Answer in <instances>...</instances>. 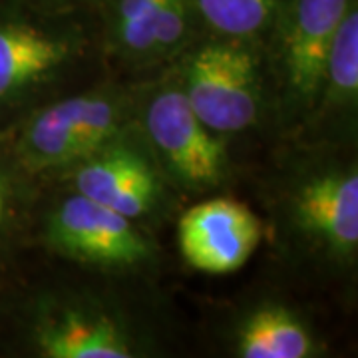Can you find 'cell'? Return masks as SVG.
I'll return each instance as SVG.
<instances>
[{
    "label": "cell",
    "instance_id": "1",
    "mask_svg": "<svg viewBox=\"0 0 358 358\" xmlns=\"http://www.w3.org/2000/svg\"><path fill=\"white\" fill-rule=\"evenodd\" d=\"M267 185L277 247L317 281L355 285L358 271V162L355 148L291 141Z\"/></svg>",
    "mask_w": 358,
    "mask_h": 358
},
{
    "label": "cell",
    "instance_id": "2",
    "mask_svg": "<svg viewBox=\"0 0 358 358\" xmlns=\"http://www.w3.org/2000/svg\"><path fill=\"white\" fill-rule=\"evenodd\" d=\"M110 281H48L24 299L20 336L36 358H152L164 355L162 317Z\"/></svg>",
    "mask_w": 358,
    "mask_h": 358
},
{
    "label": "cell",
    "instance_id": "3",
    "mask_svg": "<svg viewBox=\"0 0 358 358\" xmlns=\"http://www.w3.org/2000/svg\"><path fill=\"white\" fill-rule=\"evenodd\" d=\"M106 64L96 14L48 13L0 2V117L10 124L38 103L82 88Z\"/></svg>",
    "mask_w": 358,
    "mask_h": 358
},
{
    "label": "cell",
    "instance_id": "4",
    "mask_svg": "<svg viewBox=\"0 0 358 358\" xmlns=\"http://www.w3.org/2000/svg\"><path fill=\"white\" fill-rule=\"evenodd\" d=\"M136 82L103 78L38 103L2 136L14 162L36 183H52L134 124Z\"/></svg>",
    "mask_w": 358,
    "mask_h": 358
},
{
    "label": "cell",
    "instance_id": "5",
    "mask_svg": "<svg viewBox=\"0 0 358 358\" xmlns=\"http://www.w3.org/2000/svg\"><path fill=\"white\" fill-rule=\"evenodd\" d=\"M166 70L199 120L227 140L273 120L267 60L259 40L201 32Z\"/></svg>",
    "mask_w": 358,
    "mask_h": 358
},
{
    "label": "cell",
    "instance_id": "6",
    "mask_svg": "<svg viewBox=\"0 0 358 358\" xmlns=\"http://www.w3.org/2000/svg\"><path fill=\"white\" fill-rule=\"evenodd\" d=\"M134 124L178 195L201 199L231 185L229 140L199 120L169 70L138 80Z\"/></svg>",
    "mask_w": 358,
    "mask_h": 358
},
{
    "label": "cell",
    "instance_id": "7",
    "mask_svg": "<svg viewBox=\"0 0 358 358\" xmlns=\"http://www.w3.org/2000/svg\"><path fill=\"white\" fill-rule=\"evenodd\" d=\"M358 0H282L263 40L273 126L294 140L317 100L334 34Z\"/></svg>",
    "mask_w": 358,
    "mask_h": 358
},
{
    "label": "cell",
    "instance_id": "8",
    "mask_svg": "<svg viewBox=\"0 0 358 358\" xmlns=\"http://www.w3.org/2000/svg\"><path fill=\"white\" fill-rule=\"evenodd\" d=\"M40 239L64 261L124 279L143 275L162 255L145 225L68 187L46 205Z\"/></svg>",
    "mask_w": 358,
    "mask_h": 358
},
{
    "label": "cell",
    "instance_id": "9",
    "mask_svg": "<svg viewBox=\"0 0 358 358\" xmlns=\"http://www.w3.org/2000/svg\"><path fill=\"white\" fill-rule=\"evenodd\" d=\"M72 192L150 225L178 205V193L164 178L136 124L106 141L54 179Z\"/></svg>",
    "mask_w": 358,
    "mask_h": 358
},
{
    "label": "cell",
    "instance_id": "10",
    "mask_svg": "<svg viewBox=\"0 0 358 358\" xmlns=\"http://www.w3.org/2000/svg\"><path fill=\"white\" fill-rule=\"evenodd\" d=\"M96 18L106 64L138 80L164 72L199 34L192 0H100Z\"/></svg>",
    "mask_w": 358,
    "mask_h": 358
},
{
    "label": "cell",
    "instance_id": "11",
    "mask_svg": "<svg viewBox=\"0 0 358 358\" xmlns=\"http://www.w3.org/2000/svg\"><path fill=\"white\" fill-rule=\"evenodd\" d=\"M267 225L243 201L215 193L189 205L178 219V249L185 265L203 275H231L247 265Z\"/></svg>",
    "mask_w": 358,
    "mask_h": 358
},
{
    "label": "cell",
    "instance_id": "12",
    "mask_svg": "<svg viewBox=\"0 0 358 358\" xmlns=\"http://www.w3.org/2000/svg\"><path fill=\"white\" fill-rule=\"evenodd\" d=\"M237 358H320L327 343L307 313L279 294H259L235 308L221 331Z\"/></svg>",
    "mask_w": 358,
    "mask_h": 358
},
{
    "label": "cell",
    "instance_id": "13",
    "mask_svg": "<svg viewBox=\"0 0 358 358\" xmlns=\"http://www.w3.org/2000/svg\"><path fill=\"white\" fill-rule=\"evenodd\" d=\"M358 131V2L334 34L317 100L294 140L355 148Z\"/></svg>",
    "mask_w": 358,
    "mask_h": 358
},
{
    "label": "cell",
    "instance_id": "14",
    "mask_svg": "<svg viewBox=\"0 0 358 358\" xmlns=\"http://www.w3.org/2000/svg\"><path fill=\"white\" fill-rule=\"evenodd\" d=\"M199 34L263 42L282 0H192Z\"/></svg>",
    "mask_w": 358,
    "mask_h": 358
},
{
    "label": "cell",
    "instance_id": "15",
    "mask_svg": "<svg viewBox=\"0 0 358 358\" xmlns=\"http://www.w3.org/2000/svg\"><path fill=\"white\" fill-rule=\"evenodd\" d=\"M36 181L14 162L4 138H0V251L16 239L34 207Z\"/></svg>",
    "mask_w": 358,
    "mask_h": 358
},
{
    "label": "cell",
    "instance_id": "16",
    "mask_svg": "<svg viewBox=\"0 0 358 358\" xmlns=\"http://www.w3.org/2000/svg\"><path fill=\"white\" fill-rule=\"evenodd\" d=\"M32 6L48 13H90L96 14L100 0H26Z\"/></svg>",
    "mask_w": 358,
    "mask_h": 358
}]
</instances>
